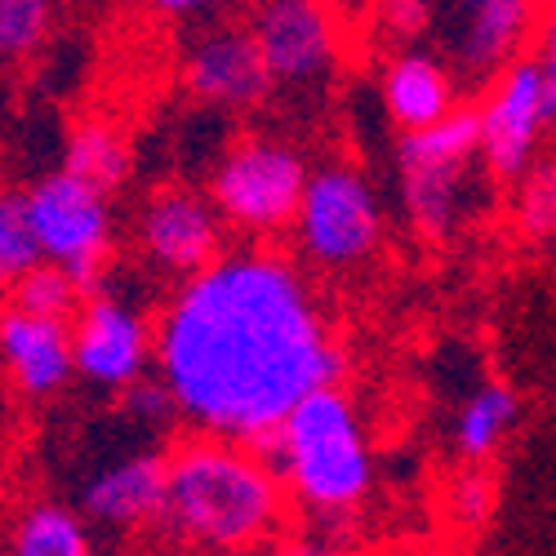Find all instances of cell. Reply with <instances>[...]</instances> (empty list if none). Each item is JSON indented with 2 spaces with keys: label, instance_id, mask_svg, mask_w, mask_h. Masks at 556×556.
<instances>
[{
  "label": "cell",
  "instance_id": "30",
  "mask_svg": "<svg viewBox=\"0 0 556 556\" xmlns=\"http://www.w3.org/2000/svg\"><path fill=\"white\" fill-rule=\"evenodd\" d=\"M547 125H552V143H556V76H552V121Z\"/></svg>",
  "mask_w": 556,
  "mask_h": 556
},
{
  "label": "cell",
  "instance_id": "10",
  "mask_svg": "<svg viewBox=\"0 0 556 556\" xmlns=\"http://www.w3.org/2000/svg\"><path fill=\"white\" fill-rule=\"evenodd\" d=\"M481 116V156L498 182H517L534 161L543 138H552V76L526 54L507 67L477 103Z\"/></svg>",
  "mask_w": 556,
  "mask_h": 556
},
{
  "label": "cell",
  "instance_id": "8",
  "mask_svg": "<svg viewBox=\"0 0 556 556\" xmlns=\"http://www.w3.org/2000/svg\"><path fill=\"white\" fill-rule=\"evenodd\" d=\"M343 18L339 0H254V40L271 72L276 94L320 99L343 67Z\"/></svg>",
  "mask_w": 556,
  "mask_h": 556
},
{
  "label": "cell",
  "instance_id": "24",
  "mask_svg": "<svg viewBox=\"0 0 556 556\" xmlns=\"http://www.w3.org/2000/svg\"><path fill=\"white\" fill-rule=\"evenodd\" d=\"M121 419L138 432V437H165L178 419H182V409H178V396L169 392L165 379H138L121 392V405H116Z\"/></svg>",
  "mask_w": 556,
  "mask_h": 556
},
{
  "label": "cell",
  "instance_id": "23",
  "mask_svg": "<svg viewBox=\"0 0 556 556\" xmlns=\"http://www.w3.org/2000/svg\"><path fill=\"white\" fill-rule=\"evenodd\" d=\"M54 27V0H0V67L36 54Z\"/></svg>",
  "mask_w": 556,
  "mask_h": 556
},
{
  "label": "cell",
  "instance_id": "4",
  "mask_svg": "<svg viewBox=\"0 0 556 556\" xmlns=\"http://www.w3.org/2000/svg\"><path fill=\"white\" fill-rule=\"evenodd\" d=\"M392 156L401 210L409 227L432 241H445L458 227L477 223L494 201L498 178L481 156L477 108H458L428 129H401Z\"/></svg>",
  "mask_w": 556,
  "mask_h": 556
},
{
  "label": "cell",
  "instance_id": "12",
  "mask_svg": "<svg viewBox=\"0 0 556 556\" xmlns=\"http://www.w3.org/2000/svg\"><path fill=\"white\" fill-rule=\"evenodd\" d=\"M72 343L76 375L103 392H125L156 361V326H148L143 312L116 299L112 290L85 299L80 316L72 320Z\"/></svg>",
  "mask_w": 556,
  "mask_h": 556
},
{
  "label": "cell",
  "instance_id": "26",
  "mask_svg": "<svg viewBox=\"0 0 556 556\" xmlns=\"http://www.w3.org/2000/svg\"><path fill=\"white\" fill-rule=\"evenodd\" d=\"M547 76H556V0H543V14H539V31H534V50H530Z\"/></svg>",
  "mask_w": 556,
  "mask_h": 556
},
{
  "label": "cell",
  "instance_id": "17",
  "mask_svg": "<svg viewBox=\"0 0 556 556\" xmlns=\"http://www.w3.org/2000/svg\"><path fill=\"white\" fill-rule=\"evenodd\" d=\"M521 419V401L507 383H481L458 401L454 424H450V445L463 463H490L498 445L513 437Z\"/></svg>",
  "mask_w": 556,
  "mask_h": 556
},
{
  "label": "cell",
  "instance_id": "19",
  "mask_svg": "<svg viewBox=\"0 0 556 556\" xmlns=\"http://www.w3.org/2000/svg\"><path fill=\"white\" fill-rule=\"evenodd\" d=\"M67 169L89 178L94 188L116 192L134 169V152L125 143V134L108 121H80L67 138Z\"/></svg>",
  "mask_w": 556,
  "mask_h": 556
},
{
  "label": "cell",
  "instance_id": "29",
  "mask_svg": "<svg viewBox=\"0 0 556 556\" xmlns=\"http://www.w3.org/2000/svg\"><path fill=\"white\" fill-rule=\"evenodd\" d=\"M339 5H343L348 14H369V10H375V0H339Z\"/></svg>",
  "mask_w": 556,
  "mask_h": 556
},
{
  "label": "cell",
  "instance_id": "16",
  "mask_svg": "<svg viewBox=\"0 0 556 556\" xmlns=\"http://www.w3.org/2000/svg\"><path fill=\"white\" fill-rule=\"evenodd\" d=\"M458 89L463 85L450 72V63L428 45L396 50L379 72L383 112L392 116L396 129H428L445 121L450 112H458Z\"/></svg>",
  "mask_w": 556,
  "mask_h": 556
},
{
  "label": "cell",
  "instance_id": "27",
  "mask_svg": "<svg viewBox=\"0 0 556 556\" xmlns=\"http://www.w3.org/2000/svg\"><path fill=\"white\" fill-rule=\"evenodd\" d=\"M271 556H343V552L330 547V543H320V539H294V543H281Z\"/></svg>",
  "mask_w": 556,
  "mask_h": 556
},
{
  "label": "cell",
  "instance_id": "28",
  "mask_svg": "<svg viewBox=\"0 0 556 556\" xmlns=\"http://www.w3.org/2000/svg\"><path fill=\"white\" fill-rule=\"evenodd\" d=\"M210 5H218V0H152V10H161V14H197Z\"/></svg>",
  "mask_w": 556,
  "mask_h": 556
},
{
  "label": "cell",
  "instance_id": "25",
  "mask_svg": "<svg viewBox=\"0 0 556 556\" xmlns=\"http://www.w3.org/2000/svg\"><path fill=\"white\" fill-rule=\"evenodd\" d=\"M494 477L485 472V463H463V472L450 481V517L463 526V530H477L490 521L494 513Z\"/></svg>",
  "mask_w": 556,
  "mask_h": 556
},
{
  "label": "cell",
  "instance_id": "18",
  "mask_svg": "<svg viewBox=\"0 0 556 556\" xmlns=\"http://www.w3.org/2000/svg\"><path fill=\"white\" fill-rule=\"evenodd\" d=\"M10 556H94V543L72 507L31 503L10 530Z\"/></svg>",
  "mask_w": 556,
  "mask_h": 556
},
{
  "label": "cell",
  "instance_id": "21",
  "mask_svg": "<svg viewBox=\"0 0 556 556\" xmlns=\"http://www.w3.org/2000/svg\"><path fill=\"white\" fill-rule=\"evenodd\" d=\"M513 227L521 241H556V156H539L513 182Z\"/></svg>",
  "mask_w": 556,
  "mask_h": 556
},
{
  "label": "cell",
  "instance_id": "5",
  "mask_svg": "<svg viewBox=\"0 0 556 556\" xmlns=\"http://www.w3.org/2000/svg\"><path fill=\"white\" fill-rule=\"evenodd\" d=\"M294 241L316 271H356L383 245L379 192L356 165L330 161L312 169L294 218Z\"/></svg>",
  "mask_w": 556,
  "mask_h": 556
},
{
  "label": "cell",
  "instance_id": "15",
  "mask_svg": "<svg viewBox=\"0 0 556 556\" xmlns=\"http://www.w3.org/2000/svg\"><path fill=\"white\" fill-rule=\"evenodd\" d=\"M0 365L31 401L54 396L76 375V343L67 320H50L23 307H0Z\"/></svg>",
  "mask_w": 556,
  "mask_h": 556
},
{
  "label": "cell",
  "instance_id": "13",
  "mask_svg": "<svg viewBox=\"0 0 556 556\" xmlns=\"http://www.w3.org/2000/svg\"><path fill=\"white\" fill-rule=\"evenodd\" d=\"M182 80H188V94L214 112H254L276 94L254 27L241 23L197 31L182 54Z\"/></svg>",
  "mask_w": 556,
  "mask_h": 556
},
{
  "label": "cell",
  "instance_id": "22",
  "mask_svg": "<svg viewBox=\"0 0 556 556\" xmlns=\"http://www.w3.org/2000/svg\"><path fill=\"white\" fill-rule=\"evenodd\" d=\"M36 263H45V250L27 210V192H0V290H10Z\"/></svg>",
  "mask_w": 556,
  "mask_h": 556
},
{
  "label": "cell",
  "instance_id": "7",
  "mask_svg": "<svg viewBox=\"0 0 556 556\" xmlns=\"http://www.w3.org/2000/svg\"><path fill=\"white\" fill-rule=\"evenodd\" d=\"M307 178L312 169L294 143L250 134L218 156L210 174V197L227 223L254 231V237H271V231L294 227Z\"/></svg>",
  "mask_w": 556,
  "mask_h": 556
},
{
  "label": "cell",
  "instance_id": "3",
  "mask_svg": "<svg viewBox=\"0 0 556 556\" xmlns=\"http://www.w3.org/2000/svg\"><path fill=\"white\" fill-rule=\"evenodd\" d=\"M267 463L286 477L290 494L320 517H343L375 485V450L352 396L334 383L312 392L267 445Z\"/></svg>",
  "mask_w": 556,
  "mask_h": 556
},
{
  "label": "cell",
  "instance_id": "20",
  "mask_svg": "<svg viewBox=\"0 0 556 556\" xmlns=\"http://www.w3.org/2000/svg\"><path fill=\"white\" fill-rule=\"evenodd\" d=\"M85 286L63 267V263H36L27 276L10 286V303L23 307V312H36V316H50V320H72L80 316L85 307Z\"/></svg>",
  "mask_w": 556,
  "mask_h": 556
},
{
  "label": "cell",
  "instance_id": "14",
  "mask_svg": "<svg viewBox=\"0 0 556 556\" xmlns=\"http://www.w3.org/2000/svg\"><path fill=\"white\" fill-rule=\"evenodd\" d=\"M169 494V454L161 450H134L112 458L80 485V513L112 530L152 526L165 513Z\"/></svg>",
  "mask_w": 556,
  "mask_h": 556
},
{
  "label": "cell",
  "instance_id": "2",
  "mask_svg": "<svg viewBox=\"0 0 556 556\" xmlns=\"http://www.w3.org/2000/svg\"><path fill=\"white\" fill-rule=\"evenodd\" d=\"M286 521V477L245 441L197 432L169 450L161 526L214 552H250Z\"/></svg>",
  "mask_w": 556,
  "mask_h": 556
},
{
  "label": "cell",
  "instance_id": "11",
  "mask_svg": "<svg viewBox=\"0 0 556 556\" xmlns=\"http://www.w3.org/2000/svg\"><path fill=\"white\" fill-rule=\"evenodd\" d=\"M134 237L152 271L188 281L223 254V210L214 205V197L174 182L143 201L134 218Z\"/></svg>",
  "mask_w": 556,
  "mask_h": 556
},
{
  "label": "cell",
  "instance_id": "6",
  "mask_svg": "<svg viewBox=\"0 0 556 556\" xmlns=\"http://www.w3.org/2000/svg\"><path fill=\"white\" fill-rule=\"evenodd\" d=\"M543 0H432L428 50H437L463 89H485L534 50Z\"/></svg>",
  "mask_w": 556,
  "mask_h": 556
},
{
  "label": "cell",
  "instance_id": "9",
  "mask_svg": "<svg viewBox=\"0 0 556 556\" xmlns=\"http://www.w3.org/2000/svg\"><path fill=\"white\" fill-rule=\"evenodd\" d=\"M27 210H31L45 258L63 263L85 286V294H99L108 276V258H112L108 192L63 165L54 174H45L36 188H27Z\"/></svg>",
  "mask_w": 556,
  "mask_h": 556
},
{
  "label": "cell",
  "instance_id": "1",
  "mask_svg": "<svg viewBox=\"0 0 556 556\" xmlns=\"http://www.w3.org/2000/svg\"><path fill=\"white\" fill-rule=\"evenodd\" d=\"M156 369L188 428L258 450L312 392L343 379L348 356L294 258L227 250L169 294Z\"/></svg>",
  "mask_w": 556,
  "mask_h": 556
}]
</instances>
